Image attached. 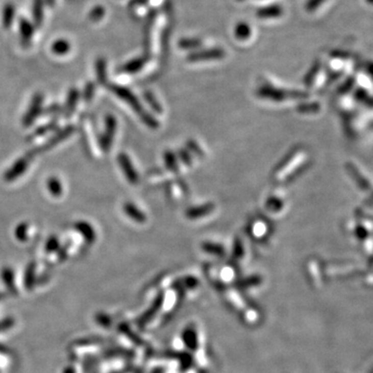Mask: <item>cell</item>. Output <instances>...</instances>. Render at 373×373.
Returning <instances> with one entry per match:
<instances>
[{
    "label": "cell",
    "instance_id": "1",
    "mask_svg": "<svg viewBox=\"0 0 373 373\" xmlns=\"http://www.w3.org/2000/svg\"><path fill=\"white\" fill-rule=\"evenodd\" d=\"M108 87L114 94H116L118 97H120L122 101H125L126 103H128L135 112L138 113L140 118L142 119V121L147 127H150L152 129H157L159 127V122L154 117H152L151 114H148L144 111L138 98L134 95V93L131 92L130 89H128L127 87H123V86L116 85V84H109Z\"/></svg>",
    "mask_w": 373,
    "mask_h": 373
},
{
    "label": "cell",
    "instance_id": "2",
    "mask_svg": "<svg viewBox=\"0 0 373 373\" xmlns=\"http://www.w3.org/2000/svg\"><path fill=\"white\" fill-rule=\"evenodd\" d=\"M257 94L260 97L263 98H268L270 101H275V102H281L284 101L288 97H299V96H305L306 93H303L301 91H296V90H285V89H280L274 86L270 85H263L261 86L258 90H257Z\"/></svg>",
    "mask_w": 373,
    "mask_h": 373
},
{
    "label": "cell",
    "instance_id": "3",
    "mask_svg": "<svg viewBox=\"0 0 373 373\" xmlns=\"http://www.w3.org/2000/svg\"><path fill=\"white\" fill-rule=\"evenodd\" d=\"M117 129V121L113 115H107L105 118V130L101 135L98 144L104 153H108L113 143V138Z\"/></svg>",
    "mask_w": 373,
    "mask_h": 373
},
{
    "label": "cell",
    "instance_id": "4",
    "mask_svg": "<svg viewBox=\"0 0 373 373\" xmlns=\"http://www.w3.org/2000/svg\"><path fill=\"white\" fill-rule=\"evenodd\" d=\"M33 157H35V155L32 154V152H29L24 157H22L18 161H16L9 170L6 171L5 177H4L5 181L11 183V182H14L15 180L19 179L28 169L29 164H30L31 160L33 159Z\"/></svg>",
    "mask_w": 373,
    "mask_h": 373
},
{
    "label": "cell",
    "instance_id": "5",
    "mask_svg": "<svg viewBox=\"0 0 373 373\" xmlns=\"http://www.w3.org/2000/svg\"><path fill=\"white\" fill-rule=\"evenodd\" d=\"M43 102H44V96L42 93H37L33 95L31 103L29 105V108H28L27 112L24 114L23 119H22V125L24 128L30 127L33 122L36 121L38 116L42 113Z\"/></svg>",
    "mask_w": 373,
    "mask_h": 373
},
{
    "label": "cell",
    "instance_id": "6",
    "mask_svg": "<svg viewBox=\"0 0 373 373\" xmlns=\"http://www.w3.org/2000/svg\"><path fill=\"white\" fill-rule=\"evenodd\" d=\"M75 131V127L74 126H67L65 128H63L62 130H60L59 132H57L56 134H54L52 138H50L44 145L42 146H39L35 150H32V154L33 155H37V154H40V153H44V152H47L49 150H51L52 147L56 146L58 143H60L61 141H63L64 139L69 138L71 135L74 133Z\"/></svg>",
    "mask_w": 373,
    "mask_h": 373
},
{
    "label": "cell",
    "instance_id": "7",
    "mask_svg": "<svg viewBox=\"0 0 373 373\" xmlns=\"http://www.w3.org/2000/svg\"><path fill=\"white\" fill-rule=\"evenodd\" d=\"M225 56V51L221 48H213L209 50L196 51L188 55L187 60L191 62L198 61H210V60H218L222 59Z\"/></svg>",
    "mask_w": 373,
    "mask_h": 373
},
{
    "label": "cell",
    "instance_id": "8",
    "mask_svg": "<svg viewBox=\"0 0 373 373\" xmlns=\"http://www.w3.org/2000/svg\"><path fill=\"white\" fill-rule=\"evenodd\" d=\"M118 164L123 171L127 180L131 185H137L139 182V177L136 171V169L134 168L130 158L126 154H119L118 156Z\"/></svg>",
    "mask_w": 373,
    "mask_h": 373
},
{
    "label": "cell",
    "instance_id": "9",
    "mask_svg": "<svg viewBox=\"0 0 373 373\" xmlns=\"http://www.w3.org/2000/svg\"><path fill=\"white\" fill-rule=\"evenodd\" d=\"M79 97H80V93L77 88H72L69 91V93H67L65 106L63 108L65 118H70L72 116V114L74 113V111L76 110V106L78 104Z\"/></svg>",
    "mask_w": 373,
    "mask_h": 373
},
{
    "label": "cell",
    "instance_id": "10",
    "mask_svg": "<svg viewBox=\"0 0 373 373\" xmlns=\"http://www.w3.org/2000/svg\"><path fill=\"white\" fill-rule=\"evenodd\" d=\"M20 25V33H21V41L23 46L27 47L29 46L31 39L33 37V33H35V26L32 23H30L27 19L21 18L19 21Z\"/></svg>",
    "mask_w": 373,
    "mask_h": 373
},
{
    "label": "cell",
    "instance_id": "11",
    "mask_svg": "<svg viewBox=\"0 0 373 373\" xmlns=\"http://www.w3.org/2000/svg\"><path fill=\"white\" fill-rule=\"evenodd\" d=\"M283 14V8L280 5H269L262 7L256 12V16L259 19H274L279 18Z\"/></svg>",
    "mask_w": 373,
    "mask_h": 373
},
{
    "label": "cell",
    "instance_id": "12",
    "mask_svg": "<svg viewBox=\"0 0 373 373\" xmlns=\"http://www.w3.org/2000/svg\"><path fill=\"white\" fill-rule=\"evenodd\" d=\"M74 227L83 236V239L85 240L86 243H88V244L94 243V241L96 239V234H95L93 227L89 223L84 222V221H79V222L75 223Z\"/></svg>",
    "mask_w": 373,
    "mask_h": 373
},
{
    "label": "cell",
    "instance_id": "13",
    "mask_svg": "<svg viewBox=\"0 0 373 373\" xmlns=\"http://www.w3.org/2000/svg\"><path fill=\"white\" fill-rule=\"evenodd\" d=\"M214 210H215V206L213 205V203H207V205H203V206H200V207H196V208L189 209L187 211L186 215H187V217L189 219L195 220V219L202 218V217H205V216L211 214Z\"/></svg>",
    "mask_w": 373,
    "mask_h": 373
},
{
    "label": "cell",
    "instance_id": "14",
    "mask_svg": "<svg viewBox=\"0 0 373 373\" xmlns=\"http://www.w3.org/2000/svg\"><path fill=\"white\" fill-rule=\"evenodd\" d=\"M123 211L128 215V217H130L134 221H136L138 223H144L146 221L145 214L131 202L126 203L123 206Z\"/></svg>",
    "mask_w": 373,
    "mask_h": 373
},
{
    "label": "cell",
    "instance_id": "15",
    "mask_svg": "<svg viewBox=\"0 0 373 373\" xmlns=\"http://www.w3.org/2000/svg\"><path fill=\"white\" fill-rule=\"evenodd\" d=\"M96 79L100 84L105 85L107 83V62L106 59L101 57L95 62Z\"/></svg>",
    "mask_w": 373,
    "mask_h": 373
},
{
    "label": "cell",
    "instance_id": "16",
    "mask_svg": "<svg viewBox=\"0 0 373 373\" xmlns=\"http://www.w3.org/2000/svg\"><path fill=\"white\" fill-rule=\"evenodd\" d=\"M145 62H146V57H138V58L132 59L122 66V71L126 73H130V74L137 73L144 66Z\"/></svg>",
    "mask_w": 373,
    "mask_h": 373
},
{
    "label": "cell",
    "instance_id": "17",
    "mask_svg": "<svg viewBox=\"0 0 373 373\" xmlns=\"http://www.w3.org/2000/svg\"><path fill=\"white\" fill-rule=\"evenodd\" d=\"M32 16L33 20H35V25L37 27H41L44 16V0H33Z\"/></svg>",
    "mask_w": 373,
    "mask_h": 373
},
{
    "label": "cell",
    "instance_id": "18",
    "mask_svg": "<svg viewBox=\"0 0 373 373\" xmlns=\"http://www.w3.org/2000/svg\"><path fill=\"white\" fill-rule=\"evenodd\" d=\"M234 36L237 40H247L251 37V27L246 22H239L234 28Z\"/></svg>",
    "mask_w": 373,
    "mask_h": 373
},
{
    "label": "cell",
    "instance_id": "19",
    "mask_svg": "<svg viewBox=\"0 0 373 373\" xmlns=\"http://www.w3.org/2000/svg\"><path fill=\"white\" fill-rule=\"evenodd\" d=\"M15 17V6L12 3H8L4 7L3 11V24L6 29L11 28Z\"/></svg>",
    "mask_w": 373,
    "mask_h": 373
},
{
    "label": "cell",
    "instance_id": "20",
    "mask_svg": "<svg viewBox=\"0 0 373 373\" xmlns=\"http://www.w3.org/2000/svg\"><path fill=\"white\" fill-rule=\"evenodd\" d=\"M52 52L56 55H64L67 54L71 50V44L64 39L56 40L51 46Z\"/></svg>",
    "mask_w": 373,
    "mask_h": 373
},
{
    "label": "cell",
    "instance_id": "21",
    "mask_svg": "<svg viewBox=\"0 0 373 373\" xmlns=\"http://www.w3.org/2000/svg\"><path fill=\"white\" fill-rule=\"evenodd\" d=\"M47 188H48V191L50 192V194L54 197H59L61 196L62 194V185L60 183V181L55 178V177H52L50 179H48L47 181Z\"/></svg>",
    "mask_w": 373,
    "mask_h": 373
},
{
    "label": "cell",
    "instance_id": "22",
    "mask_svg": "<svg viewBox=\"0 0 373 373\" xmlns=\"http://www.w3.org/2000/svg\"><path fill=\"white\" fill-rule=\"evenodd\" d=\"M202 45V41L199 39H195V38H185L180 40L179 42V47L182 49H186V50H192V49H196L199 48Z\"/></svg>",
    "mask_w": 373,
    "mask_h": 373
},
{
    "label": "cell",
    "instance_id": "23",
    "mask_svg": "<svg viewBox=\"0 0 373 373\" xmlns=\"http://www.w3.org/2000/svg\"><path fill=\"white\" fill-rule=\"evenodd\" d=\"M56 127H57V121H56V119H53V120H51L50 122H48L47 125H45V126H42V127L38 128V129L35 131V134H32L31 136L28 138V140H29V139H31V138H35V137L43 136V135L47 134L48 132H51V131L55 130V129H56Z\"/></svg>",
    "mask_w": 373,
    "mask_h": 373
},
{
    "label": "cell",
    "instance_id": "24",
    "mask_svg": "<svg viewBox=\"0 0 373 373\" xmlns=\"http://www.w3.org/2000/svg\"><path fill=\"white\" fill-rule=\"evenodd\" d=\"M28 224L21 223L15 229V236L20 242H25L28 239Z\"/></svg>",
    "mask_w": 373,
    "mask_h": 373
},
{
    "label": "cell",
    "instance_id": "25",
    "mask_svg": "<svg viewBox=\"0 0 373 373\" xmlns=\"http://www.w3.org/2000/svg\"><path fill=\"white\" fill-rule=\"evenodd\" d=\"M319 69H320V63H319V61L317 60V61H315V62H314V64L312 65V67L310 69V71L307 73L306 77H305V84H306V85H311V84H312V82H313V80H314V77H315V76H316V74L318 73Z\"/></svg>",
    "mask_w": 373,
    "mask_h": 373
},
{
    "label": "cell",
    "instance_id": "26",
    "mask_svg": "<svg viewBox=\"0 0 373 373\" xmlns=\"http://www.w3.org/2000/svg\"><path fill=\"white\" fill-rule=\"evenodd\" d=\"M104 16H105V9L102 6H96L89 12V19L93 22L102 20Z\"/></svg>",
    "mask_w": 373,
    "mask_h": 373
},
{
    "label": "cell",
    "instance_id": "27",
    "mask_svg": "<svg viewBox=\"0 0 373 373\" xmlns=\"http://www.w3.org/2000/svg\"><path fill=\"white\" fill-rule=\"evenodd\" d=\"M283 208V201L279 198H269L266 202V209L270 212H278Z\"/></svg>",
    "mask_w": 373,
    "mask_h": 373
},
{
    "label": "cell",
    "instance_id": "28",
    "mask_svg": "<svg viewBox=\"0 0 373 373\" xmlns=\"http://www.w3.org/2000/svg\"><path fill=\"white\" fill-rule=\"evenodd\" d=\"M94 90H95V86L93 82H88L85 87H84V91H83V100L85 103H89L91 102L93 94H94Z\"/></svg>",
    "mask_w": 373,
    "mask_h": 373
},
{
    "label": "cell",
    "instance_id": "29",
    "mask_svg": "<svg viewBox=\"0 0 373 373\" xmlns=\"http://www.w3.org/2000/svg\"><path fill=\"white\" fill-rule=\"evenodd\" d=\"M58 248H59V240L55 235H51L46 243V251L48 253H51L58 250Z\"/></svg>",
    "mask_w": 373,
    "mask_h": 373
},
{
    "label": "cell",
    "instance_id": "30",
    "mask_svg": "<svg viewBox=\"0 0 373 373\" xmlns=\"http://www.w3.org/2000/svg\"><path fill=\"white\" fill-rule=\"evenodd\" d=\"M325 2L326 0H308L306 5H305V10L308 13H312L316 11Z\"/></svg>",
    "mask_w": 373,
    "mask_h": 373
},
{
    "label": "cell",
    "instance_id": "31",
    "mask_svg": "<svg viewBox=\"0 0 373 373\" xmlns=\"http://www.w3.org/2000/svg\"><path fill=\"white\" fill-rule=\"evenodd\" d=\"M145 98H146V101H147V103L152 106V108H153L155 111H157V112H159V113H161V112H162V107H161V105L158 103L157 100H156V97L153 95V93H151V92H146V93H145Z\"/></svg>",
    "mask_w": 373,
    "mask_h": 373
},
{
    "label": "cell",
    "instance_id": "32",
    "mask_svg": "<svg viewBox=\"0 0 373 373\" xmlns=\"http://www.w3.org/2000/svg\"><path fill=\"white\" fill-rule=\"evenodd\" d=\"M202 247L206 251L211 252V253H216V254H222L223 253V248L221 246L213 244V243H205L202 245Z\"/></svg>",
    "mask_w": 373,
    "mask_h": 373
},
{
    "label": "cell",
    "instance_id": "33",
    "mask_svg": "<svg viewBox=\"0 0 373 373\" xmlns=\"http://www.w3.org/2000/svg\"><path fill=\"white\" fill-rule=\"evenodd\" d=\"M165 162L168 166L169 169H171V170H178V164H177V161L173 157V155L171 153H167L165 155Z\"/></svg>",
    "mask_w": 373,
    "mask_h": 373
},
{
    "label": "cell",
    "instance_id": "34",
    "mask_svg": "<svg viewBox=\"0 0 373 373\" xmlns=\"http://www.w3.org/2000/svg\"><path fill=\"white\" fill-rule=\"evenodd\" d=\"M253 229V231H254V234L257 236V237H260V236H262L265 232H263L264 231V229L266 230V225H264V223H261V222H258V223H255L254 225H253V227H252Z\"/></svg>",
    "mask_w": 373,
    "mask_h": 373
},
{
    "label": "cell",
    "instance_id": "35",
    "mask_svg": "<svg viewBox=\"0 0 373 373\" xmlns=\"http://www.w3.org/2000/svg\"><path fill=\"white\" fill-rule=\"evenodd\" d=\"M61 111H62V108H61L59 105H57V104H53V105H51L50 107L46 108V110L44 111V113H45V114H50V115H56L57 113H59V112H61Z\"/></svg>",
    "mask_w": 373,
    "mask_h": 373
},
{
    "label": "cell",
    "instance_id": "36",
    "mask_svg": "<svg viewBox=\"0 0 373 373\" xmlns=\"http://www.w3.org/2000/svg\"><path fill=\"white\" fill-rule=\"evenodd\" d=\"M67 248H69V245H65L64 247H62L61 249H58L59 250V256L61 258H64L63 256H65V253L67 252Z\"/></svg>",
    "mask_w": 373,
    "mask_h": 373
},
{
    "label": "cell",
    "instance_id": "37",
    "mask_svg": "<svg viewBox=\"0 0 373 373\" xmlns=\"http://www.w3.org/2000/svg\"><path fill=\"white\" fill-rule=\"evenodd\" d=\"M45 2H46V4H47L48 6H50V7H53V6H54V4H55V0H45Z\"/></svg>",
    "mask_w": 373,
    "mask_h": 373
},
{
    "label": "cell",
    "instance_id": "38",
    "mask_svg": "<svg viewBox=\"0 0 373 373\" xmlns=\"http://www.w3.org/2000/svg\"><path fill=\"white\" fill-rule=\"evenodd\" d=\"M366 3L369 5H373V0H366Z\"/></svg>",
    "mask_w": 373,
    "mask_h": 373
},
{
    "label": "cell",
    "instance_id": "39",
    "mask_svg": "<svg viewBox=\"0 0 373 373\" xmlns=\"http://www.w3.org/2000/svg\"><path fill=\"white\" fill-rule=\"evenodd\" d=\"M237 2H245V0H237Z\"/></svg>",
    "mask_w": 373,
    "mask_h": 373
}]
</instances>
